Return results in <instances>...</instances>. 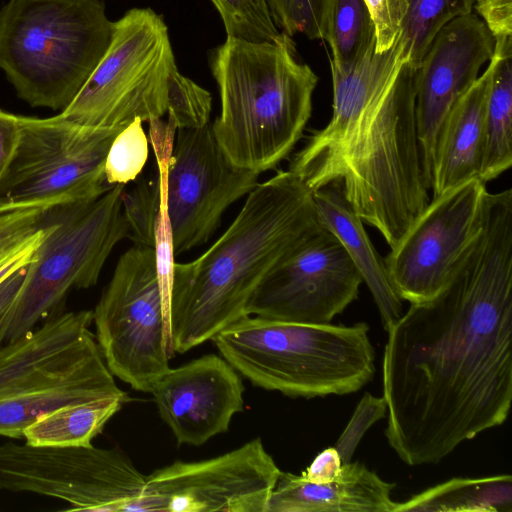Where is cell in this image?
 I'll return each instance as SVG.
<instances>
[{
	"instance_id": "cell-1",
	"label": "cell",
	"mask_w": 512,
	"mask_h": 512,
	"mask_svg": "<svg viewBox=\"0 0 512 512\" xmlns=\"http://www.w3.org/2000/svg\"><path fill=\"white\" fill-rule=\"evenodd\" d=\"M385 436L436 464L502 425L512 400V190L487 192L482 226L449 281L385 328Z\"/></svg>"
},
{
	"instance_id": "cell-2",
	"label": "cell",
	"mask_w": 512,
	"mask_h": 512,
	"mask_svg": "<svg viewBox=\"0 0 512 512\" xmlns=\"http://www.w3.org/2000/svg\"><path fill=\"white\" fill-rule=\"evenodd\" d=\"M347 69L332 64V117L289 169L311 190L337 183L362 221L393 248L430 201L416 120V67L398 34Z\"/></svg>"
},
{
	"instance_id": "cell-3",
	"label": "cell",
	"mask_w": 512,
	"mask_h": 512,
	"mask_svg": "<svg viewBox=\"0 0 512 512\" xmlns=\"http://www.w3.org/2000/svg\"><path fill=\"white\" fill-rule=\"evenodd\" d=\"M324 228L312 191L290 170L258 185L228 229L201 256L174 263L170 290L173 353L211 340L247 316L265 276Z\"/></svg>"
},
{
	"instance_id": "cell-4",
	"label": "cell",
	"mask_w": 512,
	"mask_h": 512,
	"mask_svg": "<svg viewBox=\"0 0 512 512\" xmlns=\"http://www.w3.org/2000/svg\"><path fill=\"white\" fill-rule=\"evenodd\" d=\"M209 64L221 100L211 125L220 148L236 167L275 169L303 135L318 76L284 32L259 42L227 36Z\"/></svg>"
},
{
	"instance_id": "cell-5",
	"label": "cell",
	"mask_w": 512,
	"mask_h": 512,
	"mask_svg": "<svg viewBox=\"0 0 512 512\" xmlns=\"http://www.w3.org/2000/svg\"><path fill=\"white\" fill-rule=\"evenodd\" d=\"M211 340L254 386L292 398L354 393L375 373V352L364 322L311 324L247 315Z\"/></svg>"
},
{
	"instance_id": "cell-6",
	"label": "cell",
	"mask_w": 512,
	"mask_h": 512,
	"mask_svg": "<svg viewBox=\"0 0 512 512\" xmlns=\"http://www.w3.org/2000/svg\"><path fill=\"white\" fill-rule=\"evenodd\" d=\"M102 0H9L0 9V68L32 107L63 110L104 55Z\"/></svg>"
},
{
	"instance_id": "cell-7",
	"label": "cell",
	"mask_w": 512,
	"mask_h": 512,
	"mask_svg": "<svg viewBox=\"0 0 512 512\" xmlns=\"http://www.w3.org/2000/svg\"><path fill=\"white\" fill-rule=\"evenodd\" d=\"M123 190L124 185L117 184L93 200L44 212V236L35 258L16 298L0 317V347L58 314L71 289L96 285L114 247L129 236Z\"/></svg>"
},
{
	"instance_id": "cell-8",
	"label": "cell",
	"mask_w": 512,
	"mask_h": 512,
	"mask_svg": "<svg viewBox=\"0 0 512 512\" xmlns=\"http://www.w3.org/2000/svg\"><path fill=\"white\" fill-rule=\"evenodd\" d=\"M176 69L162 16L151 8H132L112 22L104 55L59 114L89 126L161 119L167 113L168 81Z\"/></svg>"
},
{
	"instance_id": "cell-9",
	"label": "cell",
	"mask_w": 512,
	"mask_h": 512,
	"mask_svg": "<svg viewBox=\"0 0 512 512\" xmlns=\"http://www.w3.org/2000/svg\"><path fill=\"white\" fill-rule=\"evenodd\" d=\"M124 127L83 125L60 114L19 115L14 155L0 181V213L49 210L104 194L112 187L105 179L106 156Z\"/></svg>"
},
{
	"instance_id": "cell-10",
	"label": "cell",
	"mask_w": 512,
	"mask_h": 512,
	"mask_svg": "<svg viewBox=\"0 0 512 512\" xmlns=\"http://www.w3.org/2000/svg\"><path fill=\"white\" fill-rule=\"evenodd\" d=\"M93 322L112 375L150 393L174 355L170 290L162 284L154 248L134 245L121 255Z\"/></svg>"
},
{
	"instance_id": "cell-11",
	"label": "cell",
	"mask_w": 512,
	"mask_h": 512,
	"mask_svg": "<svg viewBox=\"0 0 512 512\" xmlns=\"http://www.w3.org/2000/svg\"><path fill=\"white\" fill-rule=\"evenodd\" d=\"M0 490L67 503L60 511L146 512V476L119 449L0 444Z\"/></svg>"
},
{
	"instance_id": "cell-12",
	"label": "cell",
	"mask_w": 512,
	"mask_h": 512,
	"mask_svg": "<svg viewBox=\"0 0 512 512\" xmlns=\"http://www.w3.org/2000/svg\"><path fill=\"white\" fill-rule=\"evenodd\" d=\"M259 175L229 161L210 124L179 129L165 170L174 255L206 243L226 209L258 185Z\"/></svg>"
},
{
	"instance_id": "cell-13",
	"label": "cell",
	"mask_w": 512,
	"mask_h": 512,
	"mask_svg": "<svg viewBox=\"0 0 512 512\" xmlns=\"http://www.w3.org/2000/svg\"><path fill=\"white\" fill-rule=\"evenodd\" d=\"M487 191L475 178L432 197L390 249L384 260L402 300L425 302L444 288L482 226Z\"/></svg>"
},
{
	"instance_id": "cell-14",
	"label": "cell",
	"mask_w": 512,
	"mask_h": 512,
	"mask_svg": "<svg viewBox=\"0 0 512 512\" xmlns=\"http://www.w3.org/2000/svg\"><path fill=\"white\" fill-rule=\"evenodd\" d=\"M281 470L255 438L220 456L146 476V512H266Z\"/></svg>"
},
{
	"instance_id": "cell-15",
	"label": "cell",
	"mask_w": 512,
	"mask_h": 512,
	"mask_svg": "<svg viewBox=\"0 0 512 512\" xmlns=\"http://www.w3.org/2000/svg\"><path fill=\"white\" fill-rule=\"evenodd\" d=\"M362 283L343 246L322 228L265 276L246 312L285 322L330 323L358 298Z\"/></svg>"
},
{
	"instance_id": "cell-16",
	"label": "cell",
	"mask_w": 512,
	"mask_h": 512,
	"mask_svg": "<svg viewBox=\"0 0 512 512\" xmlns=\"http://www.w3.org/2000/svg\"><path fill=\"white\" fill-rule=\"evenodd\" d=\"M494 45L491 31L471 12L445 24L416 67V120L429 186L443 122L476 81L483 64L492 58Z\"/></svg>"
},
{
	"instance_id": "cell-17",
	"label": "cell",
	"mask_w": 512,
	"mask_h": 512,
	"mask_svg": "<svg viewBox=\"0 0 512 512\" xmlns=\"http://www.w3.org/2000/svg\"><path fill=\"white\" fill-rule=\"evenodd\" d=\"M92 323L91 310L56 314L0 347V404L108 369L90 330Z\"/></svg>"
},
{
	"instance_id": "cell-18",
	"label": "cell",
	"mask_w": 512,
	"mask_h": 512,
	"mask_svg": "<svg viewBox=\"0 0 512 512\" xmlns=\"http://www.w3.org/2000/svg\"><path fill=\"white\" fill-rule=\"evenodd\" d=\"M244 390L239 373L223 357L207 354L169 368L150 393L177 443L200 446L228 431L232 417L244 409Z\"/></svg>"
},
{
	"instance_id": "cell-19",
	"label": "cell",
	"mask_w": 512,
	"mask_h": 512,
	"mask_svg": "<svg viewBox=\"0 0 512 512\" xmlns=\"http://www.w3.org/2000/svg\"><path fill=\"white\" fill-rule=\"evenodd\" d=\"M394 487L358 462L343 463L326 483L281 471L266 512H394Z\"/></svg>"
},
{
	"instance_id": "cell-20",
	"label": "cell",
	"mask_w": 512,
	"mask_h": 512,
	"mask_svg": "<svg viewBox=\"0 0 512 512\" xmlns=\"http://www.w3.org/2000/svg\"><path fill=\"white\" fill-rule=\"evenodd\" d=\"M492 70L490 61L484 73L456 101L443 122L431 169L432 197L480 176Z\"/></svg>"
},
{
	"instance_id": "cell-21",
	"label": "cell",
	"mask_w": 512,
	"mask_h": 512,
	"mask_svg": "<svg viewBox=\"0 0 512 512\" xmlns=\"http://www.w3.org/2000/svg\"><path fill=\"white\" fill-rule=\"evenodd\" d=\"M320 224L343 246L379 309L384 329L402 314V299L396 293L385 264L337 183L312 191Z\"/></svg>"
},
{
	"instance_id": "cell-22",
	"label": "cell",
	"mask_w": 512,
	"mask_h": 512,
	"mask_svg": "<svg viewBox=\"0 0 512 512\" xmlns=\"http://www.w3.org/2000/svg\"><path fill=\"white\" fill-rule=\"evenodd\" d=\"M485 143L479 178L487 183L512 164V36L495 37Z\"/></svg>"
},
{
	"instance_id": "cell-23",
	"label": "cell",
	"mask_w": 512,
	"mask_h": 512,
	"mask_svg": "<svg viewBox=\"0 0 512 512\" xmlns=\"http://www.w3.org/2000/svg\"><path fill=\"white\" fill-rule=\"evenodd\" d=\"M129 400L128 396L104 397L58 407L29 424L23 439L36 446L90 445Z\"/></svg>"
},
{
	"instance_id": "cell-24",
	"label": "cell",
	"mask_w": 512,
	"mask_h": 512,
	"mask_svg": "<svg viewBox=\"0 0 512 512\" xmlns=\"http://www.w3.org/2000/svg\"><path fill=\"white\" fill-rule=\"evenodd\" d=\"M407 511L511 512L512 477L454 478L397 502L394 512Z\"/></svg>"
},
{
	"instance_id": "cell-25",
	"label": "cell",
	"mask_w": 512,
	"mask_h": 512,
	"mask_svg": "<svg viewBox=\"0 0 512 512\" xmlns=\"http://www.w3.org/2000/svg\"><path fill=\"white\" fill-rule=\"evenodd\" d=\"M332 51L330 64L352 66L376 40L375 27L364 0H328L325 37Z\"/></svg>"
},
{
	"instance_id": "cell-26",
	"label": "cell",
	"mask_w": 512,
	"mask_h": 512,
	"mask_svg": "<svg viewBox=\"0 0 512 512\" xmlns=\"http://www.w3.org/2000/svg\"><path fill=\"white\" fill-rule=\"evenodd\" d=\"M407 12L400 36L409 61L417 67L439 30L454 18L472 12L475 0H405Z\"/></svg>"
},
{
	"instance_id": "cell-27",
	"label": "cell",
	"mask_w": 512,
	"mask_h": 512,
	"mask_svg": "<svg viewBox=\"0 0 512 512\" xmlns=\"http://www.w3.org/2000/svg\"><path fill=\"white\" fill-rule=\"evenodd\" d=\"M168 156L157 158L159 177L155 181L141 179L130 190H123L122 205L135 245L153 248L156 230L165 202V170Z\"/></svg>"
},
{
	"instance_id": "cell-28",
	"label": "cell",
	"mask_w": 512,
	"mask_h": 512,
	"mask_svg": "<svg viewBox=\"0 0 512 512\" xmlns=\"http://www.w3.org/2000/svg\"><path fill=\"white\" fill-rule=\"evenodd\" d=\"M140 118H135L114 138L105 160V179L113 186L134 181L148 157V138Z\"/></svg>"
},
{
	"instance_id": "cell-29",
	"label": "cell",
	"mask_w": 512,
	"mask_h": 512,
	"mask_svg": "<svg viewBox=\"0 0 512 512\" xmlns=\"http://www.w3.org/2000/svg\"><path fill=\"white\" fill-rule=\"evenodd\" d=\"M218 11L227 36L259 42L279 34L267 0H210Z\"/></svg>"
},
{
	"instance_id": "cell-30",
	"label": "cell",
	"mask_w": 512,
	"mask_h": 512,
	"mask_svg": "<svg viewBox=\"0 0 512 512\" xmlns=\"http://www.w3.org/2000/svg\"><path fill=\"white\" fill-rule=\"evenodd\" d=\"M167 113L176 129L202 128L209 124L212 96L178 69L168 81Z\"/></svg>"
},
{
	"instance_id": "cell-31",
	"label": "cell",
	"mask_w": 512,
	"mask_h": 512,
	"mask_svg": "<svg viewBox=\"0 0 512 512\" xmlns=\"http://www.w3.org/2000/svg\"><path fill=\"white\" fill-rule=\"evenodd\" d=\"M277 28L290 37L324 40L328 0H267Z\"/></svg>"
},
{
	"instance_id": "cell-32",
	"label": "cell",
	"mask_w": 512,
	"mask_h": 512,
	"mask_svg": "<svg viewBox=\"0 0 512 512\" xmlns=\"http://www.w3.org/2000/svg\"><path fill=\"white\" fill-rule=\"evenodd\" d=\"M387 413V404L382 397L365 393L358 403L350 421L340 435L336 449L343 463L350 462L366 431Z\"/></svg>"
},
{
	"instance_id": "cell-33",
	"label": "cell",
	"mask_w": 512,
	"mask_h": 512,
	"mask_svg": "<svg viewBox=\"0 0 512 512\" xmlns=\"http://www.w3.org/2000/svg\"><path fill=\"white\" fill-rule=\"evenodd\" d=\"M45 211L28 208L0 213V258L22 246L38 232Z\"/></svg>"
},
{
	"instance_id": "cell-34",
	"label": "cell",
	"mask_w": 512,
	"mask_h": 512,
	"mask_svg": "<svg viewBox=\"0 0 512 512\" xmlns=\"http://www.w3.org/2000/svg\"><path fill=\"white\" fill-rule=\"evenodd\" d=\"M375 27L377 53L391 48L407 12L405 0H364Z\"/></svg>"
},
{
	"instance_id": "cell-35",
	"label": "cell",
	"mask_w": 512,
	"mask_h": 512,
	"mask_svg": "<svg viewBox=\"0 0 512 512\" xmlns=\"http://www.w3.org/2000/svg\"><path fill=\"white\" fill-rule=\"evenodd\" d=\"M474 5L494 37L512 36V0H475Z\"/></svg>"
},
{
	"instance_id": "cell-36",
	"label": "cell",
	"mask_w": 512,
	"mask_h": 512,
	"mask_svg": "<svg viewBox=\"0 0 512 512\" xmlns=\"http://www.w3.org/2000/svg\"><path fill=\"white\" fill-rule=\"evenodd\" d=\"M343 462L336 448L321 451L301 475L313 483H326L335 479Z\"/></svg>"
},
{
	"instance_id": "cell-37",
	"label": "cell",
	"mask_w": 512,
	"mask_h": 512,
	"mask_svg": "<svg viewBox=\"0 0 512 512\" xmlns=\"http://www.w3.org/2000/svg\"><path fill=\"white\" fill-rule=\"evenodd\" d=\"M19 135V115L0 109V181L14 155Z\"/></svg>"
},
{
	"instance_id": "cell-38",
	"label": "cell",
	"mask_w": 512,
	"mask_h": 512,
	"mask_svg": "<svg viewBox=\"0 0 512 512\" xmlns=\"http://www.w3.org/2000/svg\"><path fill=\"white\" fill-rule=\"evenodd\" d=\"M44 236V229L38 232L19 248L0 258V282L18 269L29 265L35 258L37 248Z\"/></svg>"
},
{
	"instance_id": "cell-39",
	"label": "cell",
	"mask_w": 512,
	"mask_h": 512,
	"mask_svg": "<svg viewBox=\"0 0 512 512\" xmlns=\"http://www.w3.org/2000/svg\"><path fill=\"white\" fill-rule=\"evenodd\" d=\"M27 266H24L0 282V317L16 298L24 281Z\"/></svg>"
}]
</instances>
